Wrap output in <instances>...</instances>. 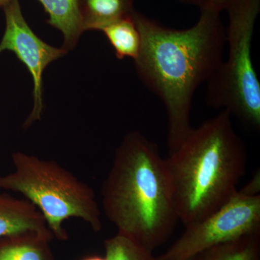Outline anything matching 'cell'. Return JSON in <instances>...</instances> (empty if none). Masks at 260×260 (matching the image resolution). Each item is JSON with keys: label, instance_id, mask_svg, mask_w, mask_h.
<instances>
[{"label": "cell", "instance_id": "10", "mask_svg": "<svg viewBox=\"0 0 260 260\" xmlns=\"http://www.w3.org/2000/svg\"><path fill=\"white\" fill-rule=\"evenodd\" d=\"M52 238L25 232L0 239V260H55L49 242Z\"/></svg>", "mask_w": 260, "mask_h": 260}, {"label": "cell", "instance_id": "3", "mask_svg": "<svg viewBox=\"0 0 260 260\" xmlns=\"http://www.w3.org/2000/svg\"><path fill=\"white\" fill-rule=\"evenodd\" d=\"M226 110L191 129L165 159L179 220L197 223L237 193L246 169L244 143Z\"/></svg>", "mask_w": 260, "mask_h": 260}, {"label": "cell", "instance_id": "9", "mask_svg": "<svg viewBox=\"0 0 260 260\" xmlns=\"http://www.w3.org/2000/svg\"><path fill=\"white\" fill-rule=\"evenodd\" d=\"M49 15L47 23L63 35V49L73 50L83 34L79 0H38Z\"/></svg>", "mask_w": 260, "mask_h": 260}, {"label": "cell", "instance_id": "13", "mask_svg": "<svg viewBox=\"0 0 260 260\" xmlns=\"http://www.w3.org/2000/svg\"><path fill=\"white\" fill-rule=\"evenodd\" d=\"M198 260H260V232L212 246L197 255Z\"/></svg>", "mask_w": 260, "mask_h": 260}, {"label": "cell", "instance_id": "5", "mask_svg": "<svg viewBox=\"0 0 260 260\" xmlns=\"http://www.w3.org/2000/svg\"><path fill=\"white\" fill-rule=\"evenodd\" d=\"M226 11L229 54L207 83L206 102L259 131L260 82L253 64L251 42L260 0H237Z\"/></svg>", "mask_w": 260, "mask_h": 260}, {"label": "cell", "instance_id": "8", "mask_svg": "<svg viewBox=\"0 0 260 260\" xmlns=\"http://www.w3.org/2000/svg\"><path fill=\"white\" fill-rule=\"evenodd\" d=\"M25 232L54 238L41 212L25 199L0 193V239Z\"/></svg>", "mask_w": 260, "mask_h": 260}, {"label": "cell", "instance_id": "19", "mask_svg": "<svg viewBox=\"0 0 260 260\" xmlns=\"http://www.w3.org/2000/svg\"><path fill=\"white\" fill-rule=\"evenodd\" d=\"M182 260H198V259H197V256H192V257L187 258V259H184Z\"/></svg>", "mask_w": 260, "mask_h": 260}, {"label": "cell", "instance_id": "14", "mask_svg": "<svg viewBox=\"0 0 260 260\" xmlns=\"http://www.w3.org/2000/svg\"><path fill=\"white\" fill-rule=\"evenodd\" d=\"M104 248L107 260H156L153 251L119 233L104 241Z\"/></svg>", "mask_w": 260, "mask_h": 260}, {"label": "cell", "instance_id": "4", "mask_svg": "<svg viewBox=\"0 0 260 260\" xmlns=\"http://www.w3.org/2000/svg\"><path fill=\"white\" fill-rule=\"evenodd\" d=\"M14 171L0 175V190L20 193L42 214L58 240L68 234L65 220L79 218L95 232L102 229V211L95 191L55 160L17 151L12 155Z\"/></svg>", "mask_w": 260, "mask_h": 260}, {"label": "cell", "instance_id": "15", "mask_svg": "<svg viewBox=\"0 0 260 260\" xmlns=\"http://www.w3.org/2000/svg\"><path fill=\"white\" fill-rule=\"evenodd\" d=\"M181 3L194 5L200 10H212L220 13L227 10L237 0H178Z\"/></svg>", "mask_w": 260, "mask_h": 260}, {"label": "cell", "instance_id": "16", "mask_svg": "<svg viewBox=\"0 0 260 260\" xmlns=\"http://www.w3.org/2000/svg\"><path fill=\"white\" fill-rule=\"evenodd\" d=\"M243 192L251 195L260 194V174L256 173L246 185L240 189Z\"/></svg>", "mask_w": 260, "mask_h": 260}, {"label": "cell", "instance_id": "11", "mask_svg": "<svg viewBox=\"0 0 260 260\" xmlns=\"http://www.w3.org/2000/svg\"><path fill=\"white\" fill-rule=\"evenodd\" d=\"M135 0H79L83 32L101 30L106 25L128 16L134 10Z\"/></svg>", "mask_w": 260, "mask_h": 260}, {"label": "cell", "instance_id": "12", "mask_svg": "<svg viewBox=\"0 0 260 260\" xmlns=\"http://www.w3.org/2000/svg\"><path fill=\"white\" fill-rule=\"evenodd\" d=\"M131 14L106 25L100 31L110 43L117 59L131 58L135 61L139 55L142 39Z\"/></svg>", "mask_w": 260, "mask_h": 260}, {"label": "cell", "instance_id": "17", "mask_svg": "<svg viewBox=\"0 0 260 260\" xmlns=\"http://www.w3.org/2000/svg\"><path fill=\"white\" fill-rule=\"evenodd\" d=\"M83 260H107L105 257L103 258L102 256H88V257L85 258Z\"/></svg>", "mask_w": 260, "mask_h": 260}, {"label": "cell", "instance_id": "2", "mask_svg": "<svg viewBox=\"0 0 260 260\" xmlns=\"http://www.w3.org/2000/svg\"><path fill=\"white\" fill-rule=\"evenodd\" d=\"M102 195L103 210L118 233L153 252L179 220L165 159L157 145L136 130L116 149Z\"/></svg>", "mask_w": 260, "mask_h": 260}, {"label": "cell", "instance_id": "1", "mask_svg": "<svg viewBox=\"0 0 260 260\" xmlns=\"http://www.w3.org/2000/svg\"><path fill=\"white\" fill-rule=\"evenodd\" d=\"M131 15L142 39L135 70L165 107L172 153L192 129L195 92L208 83L223 60L225 28L220 13L212 10H200L198 22L183 30L169 28L135 10Z\"/></svg>", "mask_w": 260, "mask_h": 260}, {"label": "cell", "instance_id": "7", "mask_svg": "<svg viewBox=\"0 0 260 260\" xmlns=\"http://www.w3.org/2000/svg\"><path fill=\"white\" fill-rule=\"evenodd\" d=\"M3 8L5 30L0 42V55L5 51L14 53L32 77L34 104L23 124L26 129L42 119L44 109L43 75L46 68L68 52L62 47L49 45L32 31L23 17L19 0H11Z\"/></svg>", "mask_w": 260, "mask_h": 260}, {"label": "cell", "instance_id": "18", "mask_svg": "<svg viewBox=\"0 0 260 260\" xmlns=\"http://www.w3.org/2000/svg\"><path fill=\"white\" fill-rule=\"evenodd\" d=\"M10 1H11V0H0V8H3V6H5Z\"/></svg>", "mask_w": 260, "mask_h": 260}, {"label": "cell", "instance_id": "6", "mask_svg": "<svg viewBox=\"0 0 260 260\" xmlns=\"http://www.w3.org/2000/svg\"><path fill=\"white\" fill-rule=\"evenodd\" d=\"M185 231L156 260H182L242 236L260 232V194L238 190L221 208Z\"/></svg>", "mask_w": 260, "mask_h": 260}]
</instances>
